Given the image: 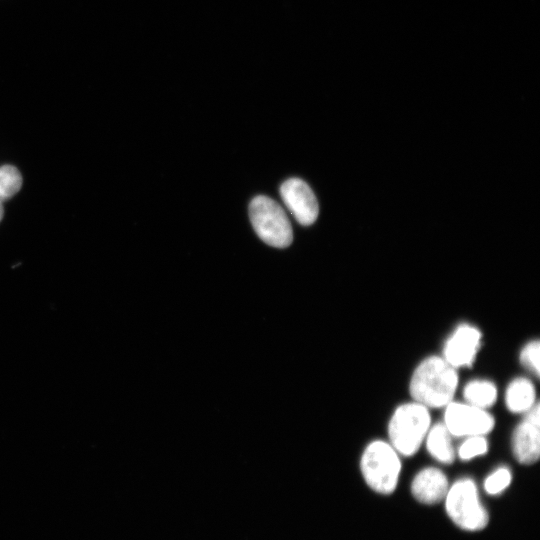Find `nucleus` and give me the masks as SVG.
<instances>
[{"mask_svg":"<svg viewBox=\"0 0 540 540\" xmlns=\"http://www.w3.org/2000/svg\"><path fill=\"white\" fill-rule=\"evenodd\" d=\"M457 385L456 369L443 358L430 356L415 369L409 391L415 402L439 408L452 401Z\"/></svg>","mask_w":540,"mask_h":540,"instance_id":"obj_1","label":"nucleus"},{"mask_svg":"<svg viewBox=\"0 0 540 540\" xmlns=\"http://www.w3.org/2000/svg\"><path fill=\"white\" fill-rule=\"evenodd\" d=\"M430 423L426 406L415 401L400 405L389 421L390 444L401 455H414L426 437Z\"/></svg>","mask_w":540,"mask_h":540,"instance_id":"obj_2","label":"nucleus"},{"mask_svg":"<svg viewBox=\"0 0 540 540\" xmlns=\"http://www.w3.org/2000/svg\"><path fill=\"white\" fill-rule=\"evenodd\" d=\"M360 468L371 489L381 494H390L397 486L401 462L398 452L391 444L375 440L365 448Z\"/></svg>","mask_w":540,"mask_h":540,"instance_id":"obj_3","label":"nucleus"},{"mask_svg":"<svg viewBox=\"0 0 540 540\" xmlns=\"http://www.w3.org/2000/svg\"><path fill=\"white\" fill-rule=\"evenodd\" d=\"M252 226L266 244L284 248L293 240L291 223L283 208L267 196H256L249 205Z\"/></svg>","mask_w":540,"mask_h":540,"instance_id":"obj_4","label":"nucleus"},{"mask_svg":"<svg viewBox=\"0 0 540 540\" xmlns=\"http://www.w3.org/2000/svg\"><path fill=\"white\" fill-rule=\"evenodd\" d=\"M445 499L446 511L458 527L477 531L488 524V513L479 500L477 486L472 479L457 480L448 489Z\"/></svg>","mask_w":540,"mask_h":540,"instance_id":"obj_5","label":"nucleus"},{"mask_svg":"<svg viewBox=\"0 0 540 540\" xmlns=\"http://www.w3.org/2000/svg\"><path fill=\"white\" fill-rule=\"evenodd\" d=\"M445 407L444 424L451 436H484L495 425L493 416L485 409L452 401Z\"/></svg>","mask_w":540,"mask_h":540,"instance_id":"obj_6","label":"nucleus"},{"mask_svg":"<svg viewBox=\"0 0 540 540\" xmlns=\"http://www.w3.org/2000/svg\"><path fill=\"white\" fill-rule=\"evenodd\" d=\"M280 195L294 218L302 225H311L319 213L315 194L309 185L299 178H290L280 186Z\"/></svg>","mask_w":540,"mask_h":540,"instance_id":"obj_7","label":"nucleus"},{"mask_svg":"<svg viewBox=\"0 0 540 540\" xmlns=\"http://www.w3.org/2000/svg\"><path fill=\"white\" fill-rule=\"evenodd\" d=\"M540 407L536 402L525 419L516 427L512 437L515 458L521 464H533L540 455Z\"/></svg>","mask_w":540,"mask_h":540,"instance_id":"obj_8","label":"nucleus"},{"mask_svg":"<svg viewBox=\"0 0 540 540\" xmlns=\"http://www.w3.org/2000/svg\"><path fill=\"white\" fill-rule=\"evenodd\" d=\"M480 331L469 324L459 325L446 341L443 359L452 367L470 366L480 346Z\"/></svg>","mask_w":540,"mask_h":540,"instance_id":"obj_9","label":"nucleus"},{"mask_svg":"<svg viewBox=\"0 0 540 540\" xmlns=\"http://www.w3.org/2000/svg\"><path fill=\"white\" fill-rule=\"evenodd\" d=\"M448 489L446 475L435 467H427L419 471L411 484L413 496L424 504H436L442 501Z\"/></svg>","mask_w":540,"mask_h":540,"instance_id":"obj_10","label":"nucleus"},{"mask_svg":"<svg viewBox=\"0 0 540 540\" xmlns=\"http://www.w3.org/2000/svg\"><path fill=\"white\" fill-rule=\"evenodd\" d=\"M505 403L513 413L527 412L536 403L533 383L527 378H515L506 389Z\"/></svg>","mask_w":540,"mask_h":540,"instance_id":"obj_11","label":"nucleus"},{"mask_svg":"<svg viewBox=\"0 0 540 540\" xmlns=\"http://www.w3.org/2000/svg\"><path fill=\"white\" fill-rule=\"evenodd\" d=\"M426 447L433 458L443 464L454 461L455 451L451 441V434L444 423H437L428 430Z\"/></svg>","mask_w":540,"mask_h":540,"instance_id":"obj_12","label":"nucleus"},{"mask_svg":"<svg viewBox=\"0 0 540 540\" xmlns=\"http://www.w3.org/2000/svg\"><path fill=\"white\" fill-rule=\"evenodd\" d=\"M463 395L466 403L486 409L495 403L497 389L494 383L490 381L472 380L465 385Z\"/></svg>","mask_w":540,"mask_h":540,"instance_id":"obj_13","label":"nucleus"},{"mask_svg":"<svg viewBox=\"0 0 540 540\" xmlns=\"http://www.w3.org/2000/svg\"><path fill=\"white\" fill-rule=\"evenodd\" d=\"M22 186V176L18 169L11 165L0 167V201L13 197Z\"/></svg>","mask_w":540,"mask_h":540,"instance_id":"obj_14","label":"nucleus"},{"mask_svg":"<svg viewBox=\"0 0 540 540\" xmlns=\"http://www.w3.org/2000/svg\"><path fill=\"white\" fill-rule=\"evenodd\" d=\"M488 450V443L484 436H470L458 448V456L462 460H470L483 455Z\"/></svg>","mask_w":540,"mask_h":540,"instance_id":"obj_15","label":"nucleus"},{"mask_svg":"<svg viewBox=\"0 0 540 540\" xmlns=\"http://www.w3.org/2000/svg\"><path fill=\"white\" fill-rule=\"evenodd\" d=\"M511 479L510 470L500 467L485 479L484 488L488 494L496 495L509 486Z\"/></svg>","mask_w":540,"mask_h":540,"instance_id":"obj_16","label":"nucleus"},{"mask_svg":"<svg viewBox=\"0 0 540 540\" xmlns=\"http://www.w3.org/2000/svg\"><path fill=\"white\" fill-rule=\"evenodd\" d=\"M539 352L540 343L538 340H533L527 343L520 353V362L523 366L533 372L536 377L539 376Z\"/></svg>","mask_w":540,"mask_h":540,"instance_id":"obj_17","label":"nucleus"},{"mask_svg":"<svg viewBox=\"0 0 540 540\" xmlns=\"http://www.w3.org/2000/svg\"><path fill=\"white\" fill-rule=\"evenodd\" d=\"M3 213H4V210H3V205H2V201H0V221L3 217Z\"/></svg>","mask_w":540,"mask_h":540,"instance_id":"obj_18","label":"nucleus"}]
</instances>
